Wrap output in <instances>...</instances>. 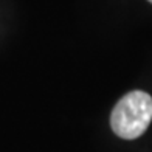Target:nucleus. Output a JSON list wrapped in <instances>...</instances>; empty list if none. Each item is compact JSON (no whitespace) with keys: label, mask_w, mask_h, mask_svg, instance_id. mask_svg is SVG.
<instances>
[{"label":"nucleus","mask_w":152,"mask_h":152,"mask_svg":"<svg viewBox=\"0 0 152 152\" xmlns=\"http://www.w3.org/2000/svg\"><path fill=\"white\" fill-rule=\"evenodd\" d=\"M152 121V96L146 92L134 90L116 102L110 115L112 130L123 140L141 137Z\"/></svg>","instance_id":"obj_1"},{"label":"nucleus","mask_w":152,"mask_h":152,"mask_svg":"<svg viewBox=\"0 0 152 152\" xmlns=\"http://www.w3.org/2000/svg\"><path fill=\"white\" fill-rule=\"evenodd\" d=\"M149 2H151V3H152V0H149Z\"/></svg>","instance_id":"obj_2"}]
</instances>
